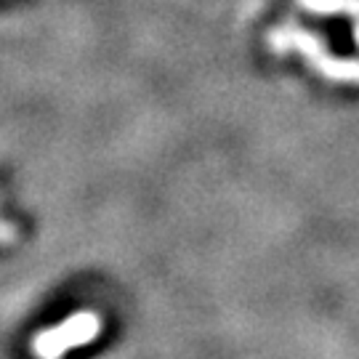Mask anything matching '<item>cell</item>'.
Instances as JSON below:
<instances>
[{
	"label": "cell",
	"instance_id": "6da1fadb",
	"mask_svg": "<svg viewBox=\"0 0 359 359\" xmlns=\"http://www.w3.org/2000/svg\"><path fill=\"white\" fill-rule=\"evenodd\" d=\"M102 333V317L93 311H77L56 327H46L32 341V351L38 359H62L67 348L86 346Z\"/></svg>",
	"mask_w": 359,
	"mask_h": 359
}]
</instances>
